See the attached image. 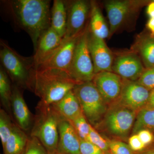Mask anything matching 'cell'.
Masks as SVG:
<instances>
[{
    "mask_svg": "<svg viewBox=\"0 0 154 154\" xmlns=\"http://www.w3.org/2000/svg\"><path fill=\"white\" fill-rule=\"evenodd\" d=\"M79 84L66 72L34 68L27 89L40 98V103L50 105L62 99Z\"/></svg>",
    "mask_w": 154,
    "mask_h": 154,
    "instance_id": "obj_1",
    "label": "cell"
},
{
    "mask_svg": "<svg viewBox=\"0 0 154 154\" xmlns=\"http://www.w3.org/2000/svg\"><path fill=\"white\" fill-rule=\"evenodd\" d=\"M10 3L16 22L29 34L36 49L39 38L51 27V1L16 0Z\"/></svg>",
    "mask_w": 154,
    "mask_h": 154,
    "instance_id": "obj_2",
    "label": "cell"
},
{
    "mask_svg": "<svg viewBox=\"0 0 154 154\" xmlns=\"http://www.w3.org/2000/svg\"><path fill=\"white\" fill-rule=\"evenodd\" d=\"M35 121L30 136L38 138L48 153L57 150L58 145V126L62 117L52 105L38 102L36 107Z\"/></svg>",
    "mask_w": 154,
    "mask_h": 154,
    "instance_id": "obj_3",
    "label": "cell"
},
{
    "mask_svg": "<svg viewBox=\"0 0 154 154\" xmlns=\"http://www.w3.org/2000/svg\"><path fill=\"white\" fill-rule=\"evenodd\" d=\"M0 58L2 68L18 87L27 88L30 74L34 68L33 57L19 55L5 42L1 41Z\"/></svg>",
    "mask_w": 154,
    "mask_h": 154,
    "instance_id": "obj_4",
    "label": "cell"
},
{
    "mask_svg": "<svg viewBox=\"0 0 154 154\" xmlns=\"http://www.w3.org/2000/svg\"><path fill=\"white\" fill-rule=\"evenodd\" d=\"M73 91L86 119L92 125H97L106 109L105 101L94 83H80L75 86Z\"/></svg>",
    "mask_w": 154,
    "mask_h": 154,
    "instance_id": "obj_5",
    "label": "cell"
},
{
    "mask_svg": "<svg viewBox=\"0 0 154 154\" xmlns=\"http://www.w3.org/2000/svg\"><path fill=\"white\" fill-rule=\"evenodd\" d=\"M89 25L81 34L75 48L69 73L79 83L92 82L95 73L88 48Z\"/></svg>",
    "mask_w": 154,
    "mask_h": 154,
    "instance_id": "obj_6",
    "label": "cell"
},
{
    "mask_svg": "<svg viewBox=\"0 0 154 154\" xmlns=\"http://www.w3.org/2000/svg\"><path fill=\"white\" fill-rule=\"evenodd\" d=\"M65 2L67 17L66 32L63 38H68L81 34L86 29L91 13V3L85 0Z\"/></svg>",
    "mask_w": 154,
    "mask_h": 154,
    "instance_id": "obj_7",
    "label": "cell"
},
{
    "mask_svg": "<svg viewBox=\"0 0 154 154\" xmlns=\"http://www.w3.org/2000/svg\"><path fill=\"white\" fill-rule=\"evenodd\" d=\"M83 32L70 38H63L60 45L52 54L35 69H53L69 73L77 42Z\"/></svg>",
    "mask_w": 154,
    "mask_h": 154,
    "instance_id": "obj_8",
    "label": "cell"
},
{
    "mask_svg": "<svg viewBox=\"0 0 154 154\" xmlns=\"http://www.w3.org/2000/svg\"><path fill=\"white\" fill-rule=\"evenodd\" d=\"M88 44L95 74L102 72H112L114 57L104 39L96 37L89 30Z\"/></svg>",
    "mask_w": 154,
    "mask_h": 154,
    "instance_id": "obj_9",
    "label": "cell"
},
{
    "mask_svg": "<svg viewBox=\"0 0 154 154\" xmlns=\"http://www.w3.org/2000/svg\"><path fill=\"white\" fill-rule=\"evenodd\" d=\"M133 110L123 106L110 110L106 114L105 125L112 134L118 137L126 136L134 121Z\"/></svg>",
    "mask_w": 154,
    "mask_h": 154,
    "instance_id": "obj_10",
    "label": "cell"
},
{
    "mask_svg": "<svg viewBox=\"0 0 154 154\" xmlns=\"http://www.w3.org/2000/svg\"><path fill=\"white\" fill-rule=\"evenodd\" d=\"M139 1H109L105 6L110 25V36H112L126 19L140 5Z\"/></svg>",
    "mask_w": 154,
    "mask_h": 154,
    "instance_id": "obj_11",
    "label": "cell"
},
{
    "mask_svg": "<svg viewBox=\"0 0 154 154\" xmlns=\"http://www.w3.org/2000/svg\"><path fill=\"white\" fill-rule=\"evenodd\" d=\"M142 63L135 53L124 54L114 59L112 72L128 81L138 80L146 70Z\"/></svg>",
    "mask_w": 154,
    "mask_h": 154,
    "instance_id": "obj_12",
    "label": "cell"
},
{
    "mask_svg": "<svg viewBox=\"0 0 154 154\" xmlns=\"http://www.w3.org/2000/svg\"><path fill=\"white\" fill-rule=\"evenodd\" d=\"M121 77L112 72H100L95 74L92 82L105 102H110L120 97L123 83Z\"/></svg>",
    "mask_w": 154,
    "mask_h": 154,
    "instance_id": "obj_13",
    "label": "cell"
},
{
    "mask_svg": "<svg viewBox=\"0 0 154 154\" xmlns=\"http://www.w3.org/2000/svg\"><path fill=\"white\" fill-rule=\"evenodd\" d=\"M128 81L123 85L121 102L132 110L141 108L148 103L150 91L137 82Z\"/></svg>",
    "mask_w": 154,
    "mask_h": 154,
    "instance_id": "obj_14",
    "label": "cell"
},
{
    "mask_svg": "<svg viewBox=\"0 0 154 154\" xmlns=\"http://www.w3.org/2000/svg\"><path fill=\"white\" fill-rule=\"evenodd\" d=\"M63 38L50 28L42 35L33 57L34 68L41 65L60 45Z\"/></svg>",
    "mask_w": 154,
    "mask_h": 154,
    "instance_id": "obj_15",
    "label": "cell"
},
{
    "mask_svg": "<svg viewBox=\"0 0 154 154\" xmlns=\"http://www.w3.org/2000/svg\"><path fill=\"white\" fill-rule=\"evenodd\" d=\"M57 150L64 154H81L80 139L70 122L63 119L58 126Z\"/></svg>",
    "mask_w": 154,
    "mask_h": 154,
    "instance_id": "obj_16",
    "label": "cell"
},
{
    "mask_svg": "<svg viewBox=\"0 0 154 154\" xmlns=\"http://www.w3.org/2000/svg\"><path fill=\"white\" fill-rule=\"evenodd\" d=\"M11 109L17 126L25 131L30 129L32 125V116L19 87L16 85L12 88Z\"/></svg>",
    "mask_w": 154,
    "mask_h": 154,
    "instance_id": "obj_17",
    "label": "cell"
},
{
    "mask_svg": "<svg viewBox=\"0 0 154 154\" xmlns=\"http://www.w3.org/2000/svg\"><path fill=\"white\" fill-rule=\"evenodd\" d=\"M52 105L63 118L69 121H72L83 114L79 100L73 91Z\"/></svg>",
    "mask_w": 154,
    "mask_h": 154,
    "instance_id": "obj_18",
    "label": "cell"
},
{
    "mask_svg": "<svg viewBox=\"0 0 154 154\" xmlns=\"http://www.w3.org/2000/svg\"><path fill=\"white\" fill-rule=\"evenodd\" d=\"M91 3L89 30L96 37L104 40L110 36V29L97 3L95 1Z\"/></svg>",
    "mask_w": 154,
    "mask_h": 154,
    "instance_id": "obj_19",
    "label": "cell"
},
{
    "mask_svg": "<svg viewBox=\"0 0 154 154\" xmlns=\"http://www.w3.org/2000/svg\"><path fill=\"white\" fill-rule=\"evenodd\" d=\"M67 17L65 1L54 0L51 10V28L63 38L66 32Z\"/></svg>",
    "mask_w": 154,
    "mask_h": 154,
    "instance_id": "obj_20",
    "label": "cell"
},
{
    "mask_svg": "<svg viewBox=\"0 0 154 154\" xmlns=\"http://www.w3.org/2000/svg\"><path fill=\"white\" fill-rule=\"evenodd\" d=\"M28 139L25 131L14 125L11 134L3 147L5 154H22Z\"/></svg>",
    "mask_w": 154,
    "mask_h": 154,
    "instance_id": "obj_21",
    "label": "cell"
},
{
    "mask_svg": "<svg viewBox=\"0 0 154 154\" xmlns=\"http://www.w3.org/2000/svg\"><path fill=\"white\" fill-rule=\"evenodd\" d=\"M137 49L145 68L154 67V37L146 36L139 40Z\"/></svg>",
    "mask_w": 154,
    "mask_h": 154,
    "instance_id": "obj_22",
    "label": "cell"
},
{
    "mask_svg": "<svg viewBox=\"0 0 154 154\" xmlns=\"http://www.w3.org/2000/svg\"><path fill=\"white\" fill-rule=\"evenodd\" d=\"M143 129L154 131V108L149 107L143 108L138 113L133 132L137 134Z\"/></svg>",
    "mask_w": 154,
    "mask_h": 154,
    "instance_id": "obj_23",
    "label": "cell"
},
{
    "mask_svg": "<svg viewBox=\"0 0 154 154\" xmlns=\"http://www.w3.org/2000/svg\"><path fill=\"white\" fill-rule=\"evenodd\" d=\"M12 88L8 75L1 66L0 69V97L2 103L8 111L11 110V100Z\"/></svg>",
    "mask_w": 154,
    "mask_h": 154,
    "instance_id": "obj_24",
    "label": "cell"
},
{
    "mask_svg": "<svg viewBox=\"0 0 154 154\" xmlns=\"http://www.w3.org/2000/svg\"><path fill=\"white\" fill-rule=\"evenodd\" d=\"M14 124L11 120L10 116L5 110H0V138L2 146L11 135Z\"/></svg>",
    "mask_w": 154,
    "mask_h": 154,
    "instance_id": "obj_25",
    "label": "cell"
},
{
    "mask_svg": "<svg viewBox=\"0 0 154 154\" xmlns=\"http://www.w3.org/2000/svg\"><path fill=\"white\" fill-rule=\"evenodd\" d=\"M70 122L74 128L80 139L88 140L91 125L88 122L84 114H82L74 120Z\"/></svg>",
    "mask_w": 154,
    "mask_h": 154,
    "instance_id": "obj_26",
    "label": "cell"
},
{
    "mask_svg": "<svg viewBox=\"0 0 154 154\" xmlns=\"http://www.w3.org/2000/svg\"><path fill=\"white\" fill-rule=\"evenodd\" d=\"M22 154H48V152L38 138L30 136Z\"/></svg>",
    "mask_w": 154,
    "mask_h": 154,
    "instance_id": "obj_27",
    "label": "cell"
},
{
    "mask_svg": "<svg viewBox=\"0 0 154 154\" xmlns=\"http://www.w3.org/2000/svg\"><path fill=\"white\" fill-rule=\"evenodd\" d=\"M88 140L97 146L104 152L110 149L109 143L103 138L91 125Z\"/></svg>",
    "mask_w": 154,
    "mask_h": 154,
    "instance_id": "obj_28",
    "label": "cell"
},
{
    "mask_svg": "<svg viewBox=\"0 0 154 154\" xmlns=\"http://www.w3.org/2000/svg\"><path fill=\"white\" fill-rule=\"evenodd\" d=\"M137 82L150 91L154 90V67L146 69Z\"/></svg>",
    "mask_w": 154,
    "mask_h": 154,
    "instance_id": "obj_29",
    "label": "cell"
},
{
    "mask_svg": "<svg viewBox=\"0 0 154 154\" xmlns=\"http://www.w3.org/2000/svg\"><path fill=\"white\" fill-rule=\"evenodd\" d=\"M109 148L113 154H133L129 146L120 141H110Z\"/></svg>",
    "mask_w": 154,
    "mask_h": 154,
    "instance_id": "obj_30",
    "label": "cell"
},
{
    "mask_svg": "<svg viewBox=\"0 0 154 154\" xmlns=\"http://www.w3.org/2000/svg\"><path fill=\"white\" fill-rule=\"evenodd\" d=\"M80 148L81 154H102L104 152L88 140L80 139Z\"/></svg>",
    "mask_w": 154,
    "mask_h": 154,
    "instance_id": "obj_31",
    "label": "cell"
},
{
    "mask_svg": "<svg viewBox=\"0 0 154 154\" xmlns=\"http://www.w3.org/2000/svg\"><path fill=\"white\" fill-rule=\"evenodd\" d=\"M128 143L130 148L134 151L142 150L146 146L140 140L137 134L131 137L128 140Z\"/></svg>",
    "mask_w": 154,
    "mask_h": 154,
    "instance_id": "obj_32",
    "label": "cell"
},
{
    "mask_svg": "<svg viewBox=\"0 0 154 154\" xmlns=\"http://www.w3.org/2000/svg\"><path fill=\"white\" fill-rule=\"evenodd\" d=\"M137 134L141 141L146 146L149 144L153 140V134L152 131L149 130H142L138 132Z\"/></svg>",
    "mask_w": 154,
    "mask_h": 154,
    "instance_id": "obj_33",
    "label": "cell"
},
{
    "mask_svg": "<svg viewBox=\"0 0 154 154\" xmlns=\"http://www.w3.org/2000/svg\"><path fill=\"white\" fill-rule=\"evenodd\" d=\"M146 13L150 18H154V2L152 1L147 7Z\"/></svg>",
    "mask_w": 154,
    "mask_h": 154,
    "instance_id": "obj_34",
    "label": "cell"
},
{
    "mask_svg": "<svg viewBox=\"0 0 154 154\" xmlns=\"http://www.w3.org/2000/svg\"><path fill=\"white\" fill-rule=\"evenodd\" d=\"M146 27L151 33V36L154 37V18H149L146 24Z\"/></svg>",
    "mask_w": 154,
    "mask_h": 154,
    "instance_id": "obj_35",
    "label": "cell"
},
{
    "mask_svg": "<svg viewBox=\"0 0 154 154\" xmlns=\"http://www.w3.org/2000/svg\"><path fill=\"white\" fill-rule=\"evenodd\" d=\"M148 104L149 107L154 108V90H152L150 92Z\"/></svg>",
    "mask_w": 154,
    "mask_h": 154,
    "instance_id": "obj_36",
    "label": "cell"
},
{
    "mask_svg": "<svg viewBox=\"0 0 154 154\" xmlns=\"http://www.w3.org/2000/svg\"><path fill=\"white\" fill-rule=\"evenodd\" d=\"M48 154H64L62 153H61L60 152L58 151L57 150L51 153H48Z\"/></svg>",
    "mask_w": 154,
    "mask_h": 154,
    "instance_id": "obj_37",
    "label": "cell"
},
{
    "mask_svg": "<svg viewBox=\"0 0 154 154\" xmlns=\"http://www.w3.org/2000/svg\"><path fill=\"white\" fill-rule=\"evenodd\" d=\"M145 154H154V151H151L146 153Z\"/></svg>",
    "mask_w": 154,
    "mask_h": 154,
    "instance_id": "obj_38",
    "label": "cell"
},
{
    "mask_svg": "<svg viewBox=\"0 0 154 154\" xmlns=\"http://www.w3.org/2000/svg\"><path fill=\"white\" fill-rule=\"evenodd\" d=\"M102 154H113L111 152H103Z\"/></svg>",
    "mask_w": 154,
    "mask_h": 154,
    "instance_id": "obj_39",
    "label": "cell"
},
{
    "mask_svg": "<svg viewBox=\"0 0 154 154\" xmlns=\"http://www.w3.org/2000/svg\"><path fill=\"white\" fill-rule=\"evenodd\" d=\"M153 2H154V1H153Z\"/></svg>",
    "mask_w": 154,
    "mask_h": 154,
    "instance_id": "obj_40",
    "label": "cell"
}]
</instances>
